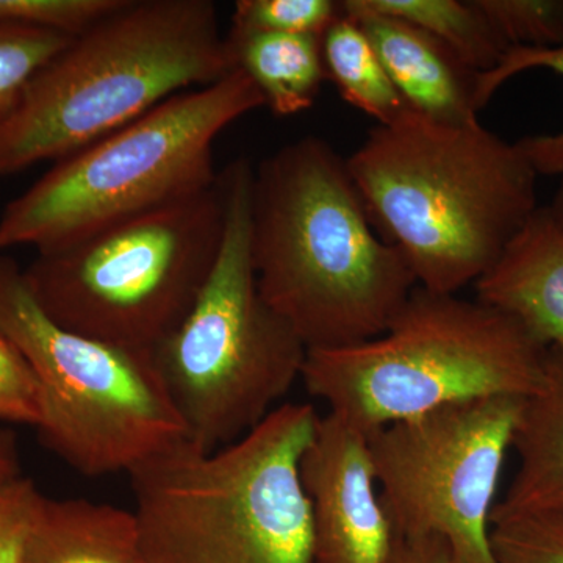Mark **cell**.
<instances>
[{
	"label": "cell",
	"instance_id": "obj_19",
	"mask_svg": "<svg viewBox=\"0 0 563 563\" xmlns=\"http://www.w3.org/2000/svg\"><path fill=\"white\" fill-rule=\"evenodd\" d=\"M73 40L60 33L0 21V124L20 106L36 74Z\"/></svg>",
	"mask_w": 563,
	"mask_h": 563
},
{
	"label": "cell",
	"instance_id": "obj_21",
	"mask_svg": "<svg viewBox=\"0 0 563 563\" xmlns=\"http://www.w3.org/2000/svg\"><path fill=\"white\" fill-rule=\"evenodd\" d=\"M492 550L496 563H563V509L493 518Z\"/></svg>",
	"mask_w": 563,
	"mask_h": 563
},
{
	"label": "cell",
	"instance_id": "obj_10",
	"mask_svg": "<svg viewBox=\"0 0 563 563\" xmlns=\"http://www.w3.org/2000/svg\"><path fill=\"white\" fill-rule=\"evenodd\" d=\"M525 399L442 407L369 435L380 499L399 540L437 537L451 563H496L492 517Z\"/></svg>",
	"mask_w": 563,
	"mask_h": 563
},
{
	"label": "cell",
	"instance_id": "obj_12",
	"mask_svg": "<svg viewBox=\"0 0 563 563\" xmlns=\"http://www.w3.org/2000/svg\"><path fill=\"white\" fill-rule=\"evenodd\" d=\"M379 55L388 77L410 110L448 125L477 121L479 74L442 41L410 22L369 9L363 0H343Z\"/></svg>",
	"mask_w": 563,
	"mask_h": 563
},
{
	"label": "cell",
	"instance_id": "obj_13",
	"mask_svg": "<svg viewBox=\"0 0 563 563\" xmlns=\"http://www.w3.org/2000/svg\"><path fill=\"white\" fill-rule=\"evenodd\" d=\"M474 287L481 302L520 322L544 347L563 351V228L547 207Z\"/></svg>",
	"mask_w": 563,
	"mask_h": 563
},
{
	"label": "cell",
	"instance_id": "obj_22",
	"mask_svg": "<svg viewBox=\"0 0 563 563\" xmlns=\"http://www.w3.org/2000/svg\"><path fill=\"white\" fill-rule=\"evenodd\" d=\"M342 11L335 0H239L229 32L322 36Z\"/></svg>",
	"mask_w": 563,
	"mask_h": 563
},
{
	"label": "cell",
	"instance_id": "obj_11",
	"mask_svg": "<svg viewBox=\"0 0 563 563\" xmlns=\"http://www.w3.org/2000/svg\"><path fill=\"white\" fill-rule=\"evenodd\" d=\"M312 514L313 563H388L398 537L387 512L369 435L328 412L299 462Z\"/></svg>",
	"mask_w": 563,
	"mask_h": 563
},
{
	"label": "cell",
	"instance_id": "obj_9",
	"mask_svg": "<svg viewBox=\"0 0 563 563\" xmlns=\"http://www.w3.org/2000/svg\"><path fill=\"white\" fill-rule=\"evenodd\" d=\"M0 325L35 376L41 442L70 468L90 477L129 473L187 439L152 352L52 321L7 252H0Z\"/></svg>",
	"mask_w": 563,
	"mask_h": 563
},
{
	"label": "cell",
	"instance_id": "obj_27",
	"mask_svg": "<svg viewBox=\"0 0 563 563\" xmlns=\"http://www.w3.org/2000/svg\"><path fill=\"white\" fill-rule=\"evenodd\" d=\"M388 563H451L446 544L437 537L399 540Z\"/></svg>",
	"mask_w": 563,
	"mask_h": 563
},
{
	"label": "cell",
	"instance_id": "obj_15",
	"mask_svg": "<svg viewBox=\"0 0 563 563\" xmlns=\"http://www.w3.org/2000/svg\"><path fill=\"white\" fill-rule=\"evenodd\" d=\"M22 563H147L133 510L44 496Z\"/></svg>",
	"mask_w": 563,
	"mask_h": 563
},
{
	"label": "cell",
	"instance_id": "obj_29",
	"mask_svg": "<svg viewBox=\"0 0 563 563\" xmlns=\"http://www.w3.org/2000/svg\"><path fill=\"white\" fill-rule=\"evenodd\" d=\"M547 209L550 211L551 217L554 218V221L563 228V179L562 184L559 185L558 191H555L553 202L547 206Z\"/></svg>",
	"mask_w": 563,
	"mask_h": 563
},
{
	"label": "cell",
	"instance_id": "obj_17",
	"mask_svg": "<svg viewBox=\"0 0 563 563\" xmlns=\"http://www.w3.org/2000/svg\"><path fill=\"white\" fill-rule=\"evenodd\" d=\"M321 52L325 79L332 81L344 101L372 117L377 125L393 124L410 110L368 35L344 11L322 33Z\"/></svg>",
	"mask_w": 563,
	"mask_h": 563
},
{
	"label": "cell",
	"instance_id": "obj_25",
	"mask_svg": "<svg viewBox=\"0 0 563 563\" xmlns=\"http://www.w3.org/2000/svg\"><path fill=\"white\" fill-rule=\"evenodd\" d=\"M0 421L33 426L40 422L38 387L31 366L0 325Z\"/></svg>",
	"mask_w": 563,
	"mask_h": 563
},
{
	"label": "cell",
	"instance_id": "obj_18",
	"mask_svg": "<svg viewBox=\"0 0 563 563\" xmlns=\"http://www.w3.org/2000/svg\"><path fill=\"white\" fill-rule=\"evenodd\" d=\"M369 9L417 25L477 74L499 65L510 49L476 0H363Z\"/></svg>",
	"mask_w": 563,
	"mask_h": 563
},
{
	"label": "cell",
	"instance_id": "obj_20",
	"mask_svg": "<svg viewBox=\"0 0 563 563\" xmlns=\"http://www.w3.org/2000/svg\"><path fill=\"white\" fill-rule=\"evenodd\" d=\"M544 68L563 77V46L554 49L510 47L495 69L479 74L477 79V107L483 110L496 91L525 70ZM539 176L563 174V131L554 135L525 136L518 141Z\"/></svg>",
	"mask_w": 563,
	"mask_h": 563
},
{
	"label": "cell",
	"instance_id": "obj_1",
	"mask_svg": "<svg viewBox=\"0 0 563 563\" xmlns=\"http://www.w3.org/2000/svg\"><path fill=\"white\" fill-rule=\"evenodd\" d=\"M251 235L263 299L309 351L376 339L418 287L373 228L346 158L318 136L255 166Z\"/></svg>",
	"mask_w": 563,
	"mask_h": 563
},
{
	"label": "cell",
	"instance_id": "obj_16",
	"mask_svg": "<svg viewBox=\"0 0 563 563\" xmlns=\"http://www.w3.org/2000/svg\"><path fill=\"white\" fill-rule=\"evenodd\" d=\"M225 41L233 66L254 81L274 114L312 109L325 80L321 36L229 32Z\"/></svg>",
	"mask_w": 563,
	"mask_h": 563
},
{
	"label": "cell",
	"instance_id": "obj_6",
	"mask_svg": "<svg viewBox=\"0 0 563 563\" xmlns=\"http://www.w3.org/2000/svg\"><path fill=\"white\" fill-rule=\"evenodd\" d=\"M254 168L240 157L220 173L225 221L213 272L187 318L152 351L188 442L203 453L236 442L276 410L309 352L258 290Z\"/></svg>",
	"mask_w": 563,
	"mask_h": 563
},
{
	"label": "cell",
	"instance_id": "obj_8",
	"mask_svg": "<svg viewBox=\"0 0 563 563\" xmlns=\"http://www.w3.org/2000/svg\"><path fill=\"white\" fill-rule=\"evenodd\" d=\"M220 174L196 192L41 251L24 269L43 312L62 328L152 352L190 313L224 235Z\"/></svg>",
	"mask_w": 563,
	"mask_h": 563
},
{
	"label": "cell",
	"instance_id": "obj_2",
	"mask_svg": "<svg viewBox=\"0 0 563 563\" xmlns=\"http://www.w3.org/2000/svg\"><path fill=\"white\" fill-rule=\"evenodd\" d=\"M346 165L373 228L433 292L476 284L539 209L523 147L481 122L440 124L409 110L372 129Z\"/></svg>",
	"mask_w": 563,
	"mask_h": 563
},
{
	"label": "cell",
	"instance_id": "obj_23",
	"mask_svg": "<svg viewBox=\"0 0 563 563\" xmlns=\"http://www.w3.org/2000/svg\"><path fill=\"white\" fill-rule=\"evenodd\" d=\"M509 47L563 46V0H476Z\"/></svg>",
	"mask_w": 563,
	"mask_h": 563
},
{
	"label": "cell",
	"instance_id": "obj_4",
	"mask_svg": "<svg viewBox=\"0 0 563 563\" xmlns=\"http://www.w3.org/2000/svg\"><path fill=\"white\" fill-rule=\"evenodd\" d=\"M321 415L284 402L242 439H187L129 472L147 563H313L299 462Z\"/></svg>",
	"mask_w": 563,
	"mask_h": 563
},
{
	"label": "cell",
	"instance_id": "obj_14",
	"mask_svg": "<svg viewBox=\"0 0 563 563\" xmlns=\"http://www.w3.org/2000/svg\"><path fill=\"white\" fill-rule=\"evenodd\" d=\"M512 448L520 465L492 520L563 509V351L548 347L542 387L525 399Z\"/></svg>",
	"mask_w": 563,
	"mask_h": 563
},
{
	"label": "cell",
	"instance_id": "obj_5",
	"mask_svg": "<svg viewBox=\"0 0 563 563\" xmlns=\"http://www.w3.org/2000/svg\"><path fill=\"white\" fill-rule=\"evenodd\" d=\"M547 354L501 310L417 287L376 339L307 352L301 380L328 412L372 435L454 404L529 398Z\"/></svg>",
	"mask_w": 563,
	"mask_h": 563
},
{
	"label": "cell",
	"instance_id": "obj_24",
	"mask_svg": "<svg viewBox=\"0 0 563 563\" xmlns=\"http://www.w3.org/2000/svg\"><path fill=\"white\" fill-rule=\"evenodd\" d=\"M125 3L128 0H0V21L77 38Z\"/></svg>",
	"mask_w": 563,
	"mask_h": 563
},
{
	"label": "cell",
	"instance_id": "obj_3",
	"mask_svg": "<svg viewBox=\"0 0 563 563\" xmlns=\"http://www.w3.org/2000/svg\"><path fill=\"white\" fill-rule=\"evenodd\" d=\"M233 66L211 0H128L36 74L0 124V177L58 162Z\"/></svg>",
	"mask_w": 563,
	"mask_h": 563
},
{
	"label": "cell",
	"instance_id": "obj_26",
	"mask_svg": "<svg viewBox=\"0 0 563 563\" xmlns=\"http://www.w3.org/2000/svg\"><path fill=\"white\" fill-rule=\"evenodd\" d=\"M44 495L20 476L0 484V563H22L25 543Z\"/></svg>",
	"mask_w": 563,
	"mask_h": 563
},
{
	"label": "cell",
	"instance_id": "obj_28",
	"mask_svg": "<svg viewBox=\"0 0 563 563\" xmlns=\"http://www.w3.org/2000/svg\"><path fill=\"white\" fill-rule=\"evenodd\" d=\"M20 476L22 474L16 437L9 429H0V484Z\"/></svg>",
	"mask_w": 563,
	"mask_h": 563
},
{
	"label": "cell",
	"instance_id": "obj_7",
	"mask_svg": "<svg viewBox=\"0 0 563 563\" xmlns=\"http://www.w3.org/2000/svg\"><path fill=\"white\" fill-rule=\"evenodd\" d=\"M265 107L235 68L185 91L106 139L55 162L0 214V252L54 250L114 222L209 190L213 144L224 129Z\"/></svg>",
	"mask_w": 563,
	"mask_h": 563
}]
</instances>
